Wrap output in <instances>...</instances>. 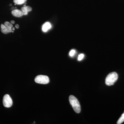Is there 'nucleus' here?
<instances>
[{"label": "nucleus", "instance_id": "nucleus-1", "mask_svg": "<svg viewBox=\"0 0 124 124\" xmlns=\"http://www.w3.org/2000/svg\"><path fill=\"white\" fill-rule=\"evenodd\" d=\"M69 101L76 113H79L81 111L80 106L77 99L73 95H71L69 97Z\"/></svg>", "mask_w": 124, "mask_h": 124}, {"label": "nucleus", "instance_id": "nucleus-2", "mask_svg": "<svg viewBox=\"0 0 124 124\" xmlns=\"http://www.w3.org/2000/svg\"><path fill=\"white\" fill-rule=\"evenodd\" d=\"M118 79V75L115 72H112L109 73L106 79V85L108 86H111L114 84V83Z\"/></svg>", "mask_w": 124, "mask_h": 124}, {"label": "nucleus", "instance_id": "nucleus-3", "mask_svg": "<svg viewBox=\"0 0 124 124\" xmlns=\"http://www.w3.org/2000/svg\"><path fill=\"white\" fill-rule=\"evenodd\" d=\"M35 81L38 84H46L49 82V79L47 76L40 75L37 76L35 78Z\"/></svg>", "mask_w": 124, "mask_h": 124}, {"label": "nucleus", "instance_id": "nucleus-4", "mask_svg": "<svg viewBox=\"0 0 124 124\" xmlns=\"http://www.w3.org/2000/svg\"><path fill=\"white\" fill-rule=\"evenodd\" d=\"M13 100L8 94H6L3 99V104L6 108H9L13 105Z\"/></svg>", "mask_w": 124, "mask_h": 124}, {"label": "nucleus", "instance_id": "nucleus-5", "mask_svg": "<svg viewBox=\"0 0 124 124\" xmlns=\"http://www.w3.org/2000/svg\"><path fill=\"white\" fill-rule=\"evenodd\" d=\"M11 13L13 16L17 17H22L23 15L22 11L18 9L14 10L11 11Z\"/></svg>", "mask_w": 124, "mask_h": 124}, {"label": "nucleus", "instance_id": "nucleus-6", "mask_svg": "<svg viewBox=\"0 0 124 124\" xmlns=\"http://www.w3.org/2000/svg\"><path fill=\"white\" fill-rule=\"evenodd\" d=\"M21 10L22 11L23 15H27L28 12L31 11L32 8L30 6H24L21 8Z\"/></svg>", "mask_w": 124, "mask_h": 124}, {"label": "nucleus", "instance_id": "nucleus-7", "mask_svg": "<svg viewBox=\"0 0 124 124\" xmlns=\"http://www.w3.org/2000/svg\"><path fill=\"white\" fill-rule=\"evenodd\" d=\"M51 27V25L50 23L47 22L45 23L42 27V30L46 32Z\"/></svg>", "mask_w": 124, "mask_h": 124}, {"label": "nucleus", "instance_id": "nucleus-8", "mask_svg": "<svg viewBox=\"0 0 124 124\" xmlns=\"http://www.w3.org/2000/svg\"><path fill=\"white\" fill-rule=\"evenodd\" d=\"M4 25L7 28L9 32H11L12 31V28L13 27V25L12 23L9 22H6L4 23Z\"/></svg>", "mask_w": 124, "mask_h": 124}, {"label": "nucleus", "instance_id": "nucleus-9", "mask_svg": "<svg viewBox=\"0 0 124 124\" xmlns=\"http://www.w3.org/2000/svg\"><path fill=\"white\" fill-rule=\"evenodd\" d=\"M1 31L2 33L5 34H7L9 33L7 28L5 25L3 24H1Z\"/></svg>", "mask_w": 124, "mask_h": 124}, {"label": "nucleus", "instance_id": "nucleus-10", "mask_svg": "<svg viewBox=\"0 0 124 124\" xmlns=\"http://www.w3.org/2000/svg\"><path fill=\"white\" fill-rule=\"evenodd\" d=\"M27 0H14V2L16 4L21 5L24 4Z\"/></svg>", "mask_w": 124, "mask_h": 124}, {"label": "nucleus", "instance_id": "nucleus-11", "mask_svg": "<svg viewBox=\"0 0 124 124\" xmlns=\"http://www.w3.org/2000/svg\"><path fill=\"white\" fill-rule=\"evenodd\" d=\"M124 113L120 117V119L118 120V121L117 122V124H122V122H124Z\"/></svg>", "mask_w": 124, "mask_h": 124}, {"label": "nucleus", "instance_id": "nucleus-12", "mask_svg": "<svg viewBox=\"0 0 124 124\" xmlns=\"http://www.w3.org/2000/svg\"><path fill=\"white\" fill-rule=\"evenodd\" d=\"M75 50H72L69 53V55L71 57H72L75 54Z\"/></svg>", "mask_w": 124, "mask_h": 124}, {"label": "nucleus", "instance_id": "nucleus-13", "mask_svg": "<svg viewBox=\"0 0 124 124\" xmlns=\"http://www.w3.org/2000/svg\"><path fill=\"white\" fill-rule=\"evenodd\" d=\"M84 55L83 54H79L78 56V60L79 61L81 60L84 57Z\"/></svg>", "mask_w": 124, "mask_h": 124}, {"label": "nucleus", "instance_id": "nucleus-14", "mask_svg": "<svg viewBox=\"0 0 124 124\" xmlns=\"http://www.w3.org/2000/svg\"><path fill=\"white\" fill-rule=\"evenodd\" d=\"M15 27L17 29H18L19 28V26L18 24H16V25H15Z\"/></svg>", "mask_w": 124, "mask_h": 124}, {"label": "nucleus", "instance_id": "nucleus-15", "mask_svg": "<svg viewBox=\"0 0 124 124\" xmlns=\"http://www.w3.org/2000/svg\"><path fill=\"white\" fill-rule=\"evenodd\" d=\"M10 22H11V23H13V24H14L15 23V22L14 20H11Z\"/></svg>", "mask_w": 124, "mask_h": 124}, {"label": "nucleus", "instance_id": "nucleus-16", "mask_svg": "<svg viewBox=\"0 0 124 124\" xmlns=\"http://www.w3.org/2000/svg\"><path fill=\"white\" fill-rule=\"evenodd\" d=\"M15 28H13V29H13V30L14 31H15Z\"/></svg>", "mask_w": 124, "mask_h": 124}, {"label": "nucleus", "instance_id": "nucleus-17", "mask_svg": "<svg viewBox=\"0 0 124 124\" xmlns=\"http://www.w3.org/2000/svg\"><path fill=\"white\" fill-rule=\"evenodd\" d=\"M14 32V31H12V32Z\"/></svg>", "mask_w": 124, "mask_h": 124}, {"label": "nucleus", "instance_id": "nucleus-18", "mask_svg": "<svg viewBox=\"0 0 124 124\" xmlns=\"http://www.w3.org/2000/svg\"></svg>", "mask_w": 124, "mask_h": 124}]
</instances>
